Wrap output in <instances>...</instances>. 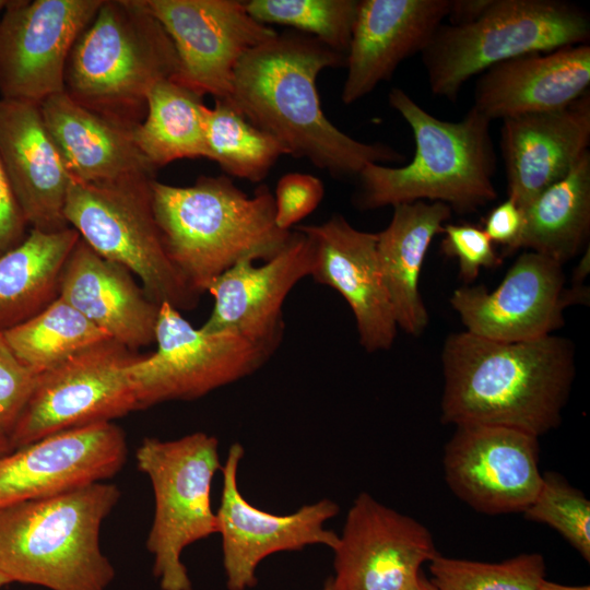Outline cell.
<instances>
[{
  "label": "cell",
  "mask_w": 590,
  "mask_h": 590,
  "mask_svg": "<svg viewBox=\"0 0 590 590\" xmlns=\"http://www.w3.org/2000/svg\"><path fill=\"white\" fill-rule=\"evenodd\" d=\"M345 60L312 36L276 34L243 57L227 99L287 155L306 158L335 178H356L369 164L403 162L396 149L355 140L324 115L317 78L324 69L345 67Z\"/></svg>",
  "instance_id": "obj_1"
},
{
  "label": "cell",
  "mask_w": 590,
  "mask_h": 590,
  "mask_svg": "<svg viewBox=\"0 0 590 590\" xmlns=\"http://www.w3.org/2000/svg\"><path fill=\"white\" fill-rule=\"evenodd\" d=\"M445 424H485L536 437L559 426L576 375L570 340L522 342L448 335L442 353Z\"/></svg>",
  "instance_id": "obj_2"
},
{
  "label": "cell",
  "mask_w": 590,
  "mask_h": 590,
  "mask_svg": "<svg viewBox=\"0 0 590 590\" xmlns=\"http://www.w3.org/2000/svg\"><path fill=\"white\" fill-rule=\"evenodd\" d=\"M151 191L165 251L200 296L239 261L275 257L292 234L275 224L274 198L266 185L248 196L226 176H200L188 187L154 179Z\"/></svg>",
  "instance_id": "obj_3"
},
{
  "label": "cell",
  "mask_w": 590,
  "mask_h": 590,
  "mask_svg": "<svg viewBox=\"0 0 590 590\" xmlns=\"http://www.w3.org/2000/svg\"><path fill=\"white\" fill-rule=\"evenodd\" d=\"M388 101L412 130L414 155L400 167L367 165L356 177V208L429 200L467 214L496 199L497 156L489 119L472 106L459 121L441 120L399 87L391 88Z\"/></svg>",
  "instance_id": "obj_4"
},
{
  "label": "cell",
  "mask_w": 590,
  "mask_h": 590,
  "mask_svg": "<svg viewBox=\"0 0 590 590\" xmlns=\"http://www.w3.org/2000/svg\"><path fill=\"white\" fill-rule=\"evenodd\" d=\"M120 495L99 482L1 507L0 573L49 590H106L115 568L99 533Z\"/></svg>",
  "instance_id": "obj_5"
},
{
  "label": "cell",
  "mask_w": 590,
  "mask_h": 590,
  "mask_svg": "<svg viewBox=\"0 0 590 590\" xmlns=\"http://www.w3.org/2000/svg\"><path fill=\"white\" fill-rule=\"evenodd\" d=\"M177 67L172 39L142 0H103L70 51L64 92L133 129L145 117L151 88L173 79Z\"/></svg>",
  "instance_id": "obj_6"
},
{
  "label": "cell",
  "mask_w": 590,
  "mask_h": 590,
  "mask_svg": "<svg viewBox=\"0 0 590 590\" xmlns=\"http://www.w3.org/2000/svg\"><path fill=\"white\" fill-rule=\"evenodd\" d=\"M590 16L562 0H493L475 21L442 24L422 50L430 92L456 102L462 86L485 70L531 54L587 44Z\"/></svg>",
  "instance_id": "obj_7"
},
{
  "label": "cell",
  "mask_w": 590,
  "mask_h": 590,
  "mask_svg": "<svg viewBox=\"0 0 590 590\" xmlns=\"http://www.w3.org/2000/svg\"><path fill=\"white\" fill-rule=\"evenodd\" d=\"M154 176L105 182L71 177L63 215L67 224L99 256L134 274L157 305L179 311L200 302L168 258L157 227L151 185Z\"/></svg>",
  "instance_id": "obj_8"
},
{
  "label": "cell",
  "mask_w": 590,
  "mask_h": 590,
  "mask_svg": "<svg viewBox=\"0 0 590 590\" xmlns=\"http://www.w3.org/2000/svg\"><path fill=\"white\" fill-rule=\"evenodd\" d=\"M137 464L152 484L155 509L146 547L162 590H192L184 550L217 532L211 485L221 470L219 440L196 432L174 440L146 437Z\"/></svg>",
  "instance_id": "obj_9"
},
{
  "label": "cell",
  "mask_w": 590,
  "mask_h": 590,
  "mask_svg": "<svg viewBox=\"0 0 590 590\" xmlns=\"http://www.w3.org/2000/svg\"><path fill=\"white\" fill-rule=\"evenodd\" d=\"M156 351L128 366L138 408L201 398L259 370L275 352L232 332L197 329L168 304L160 306Z\"/></svg>",
  "instance_id": "obj_10"
},
{
  "label": "cell",
  "mask_w": 590,
  "mask_h": 590,
  "mask_svg": "<svg viewBox=\"0 0 590 590\" xmlns=\"http://www.w3.org/2000/svg\"><path fill=\"white\" fill-rule=\"evenodd\" d=\"M135 356V352L110 339L37 375L9 435L12 449L62 430L111 422L139 410L128 374Z\"/></svg>",
  "instance_id": "obj_11"
},
{
  "label": "cell",
  "mask_w": 590,
  "mask_h": 590,
  "mask_svg": "<svg viewBox=\"0 0 590 590\" xmlns=\"http://www.w3.org/2000/svg\"><path fill=\"white\" fill-rule=\"evenodd\" d=\"M142 1L175 47L178 67L172 80L201 96L228 98L243 57L278 34L255 20L245 1Z\"/></svg>",
  "instance_id": "obj_12"
},
{
  "label": "cell",
  "mask_w": 590,
  "mask_h": 590,
  "mask_svg": "<svg viewBox=\"0 0 590 590\" xmlns=\"http://www.w3.org/2000/svg\"><path fill=\"white\" fill-rule=\"evenodd\" d=\"M103 0H9L0 15L1 98L42 104L64 91L70 51Z\"/></svg>",
  "instance_id": "obj_13"
},
{
  "label": "cell",
  "mask_w": 590,
  "mask_h": 590,
  "mask_svg": "<svg viewBox=\"0 0 590 590\" xmlns=\"http://www.w3.org/2000/svg\"><path fill=\"white\" fill-rule=\"evenodd\" d=\"M244 455L239 442L228 448L225 464L221 468L223 485L215 512L228 590L255 587L257 567L271 554L300 551L315 544L333 550L339 541L334 531L324 528V523L340 510L331 499L304 505L288 515L267 512L248 503L237 481Z\"/></svg>",
  "instance_id": "obj_14"
},
{
  "label": "cell",
  "mask_w": 590,
  "mask_h": 590,
  "mask_svg": "<svg viewBox=\"0 0 590 590\" xmlns=\"http://www.w3.org/2000/svg\"><path fill=\"white\" fill-rule=\"evenodd\" d=\"M538 438L497 425H457L445 446V481L479 512H523L542 483Z\"/></svg>",
  "instance_id": "obj_15"
},
{
  "label": "cell",
  "mask_w": 590,
  "mask_h": 590,
  "mask_svg": "<svg viewBox=\"0 0 590 590\" xmlns=\"http://www.w3.org/2000/svg\"><path fill=\"white\" fill-rule=\"evenodd\" d=\"M333 552L335 590H415L438 555L425 526L368 493L354 499Z\"/></svg>",
  "instance_id": "obj_16"
},
{
  "label": "cell",
  "mask_w": 590,
  "mask_h": 590,
  "mask_svg": "<svg viewBox=\"0 0 590 590\" xmlns=\"http://www.w3.org/2000/svg\"><path fill=\"white\" fill-rule=\"evenodd\" d=\"M563 264L534 251L521 253L493 291L464 285L453 291L450 305L467 332L502 342L538 340L564 323L574 304L564 287Z\"/></svg>",
  "instance_id": "obj_17"
},
{
  "label": "cell",
  "mask_w": 590,
  "mask_h": 590,
  "mask_svg": "<svg viewBox=\"0 0 590 590\" xmlns=\"http://www.w3.org/2000/svg\"><path fill=\"white\" fill-rule=\"evenodd\" d=\"M128 445L113 422L62 430L0 458V508L51 497L113 477Z\"/></svg>",
  "instance_id": "obj_18"
},
{
  "label": "cell",
  "mask_w": 590,
  "mask_h": 590,
  "mask_svg": "<svg viewBox=\"0 0 590 590\" xmlns=\"http://www.w3.org/2000/svg\"><path fill=\"white\" fill-rule=\"evenodd\" d=\"M312 263L311 243L295 228L272 259L260 266L239 261L209 284L205 293L213 297V308L201 329L232 332L276 352L284 334V302L298 282L311 275Z\"/></svg>",
  "instance_id": "obj_19"
},
{
  "label": "cell",
  "mask_w": 590,
  "mask_h": 590,
  "mask_svg": "<svg viewBox=\"0 0 590 590\" xmlns=\"http://www.w3.org/2000/svg\"><path fill=\"white\" fill-rule=\"evenodd\" d=\"M310 240V278L337 291L350 306L358 340L368 353L392 346L398 326L382 283L377 233L353 227L341 214L316 225H298Z\"/></svg>",
  "instance_id": "obj_20"
},
{
  "label": "cell",
  "mask_w": 590,
  "mask_h": 590,
  "mask_svg": "<svg viewBox=\"0 0 590 590\" xmlns=\"http://www.w3.org/2000/svg\"><path fill=\"white\" fill-rule=\"evenodd\" d=\"M450 0H358L341 99L351 105L422 52L444 24Z\"/></svg>",
  "instance_id": "obj_21"
},
{
  "label": "cell",
  "mask_w": 590,
  "mask_h": 590,
  "mask_svg": "<svg viewBox=\"0 0 590 590\" xmlns=\"http://www.w3.org/2000/svg\"><path fill=\"white\" fill-rule=\"evenodd\" d=\"M590 145V93L550 113L503 120L500 150L507 198L522 211L566 177Z\"/></svg>",
  "instance_id": "obj_22"
},
{
  "label": "cell",
  "mask_w": 590,
  "mask_h": 590,
  "mask_svg": "<svg viewBox=\"0 0 590 590\" xmlns=\"http://www.w3.org/2000/svg\"><path fill=\"white\" fill-rule=\"evenodd\" d=\"M0 161L31 228L55 232L69 227L63 210L71 176L39 104L0 98Z\"/></svg>",
  "instance_id": "obj_23"
},
{
  "label": "cell",
  "mask_w": 590,
  "mask_h": 590,
  "mask_svg": "<svg viewBox=\"0 0 590 590\" xmlns=\"http://www.w3.org/2000/svg\"><path fill=\"white\" fill-rule=\"evenodd\" d=\"M590 46L531 54L482 72L473 107L491 121L563 109L589 92Z\"/></svg>",
  "instance_id": "obj_24"
},
{
  "label": "cell",
  "mask_w": 590,
  "mask_h": 590,
  "mask_svg": "<svg viewBox=\"0 0 590 590\" xmlns=\"http://www.w3.org/2000/svg\"><path fill=\"white\" fill-rule=\"evenodd\" d=\"M59 296L132 352L155 342L160 305L128 269L99 256L81 237L62 269Z\"/></svg>",
  "instance_id": "obj_25"
},
{
  "label": "cell",
  "mask_w": 590,
  "mask_h": 590,
  "mask_svg": "<svg viewBox=\"0 0 590 590\" xmlns=\"http://www.w3.org/2000/svg\"><path fill=\"white\" fill-rule=\"evenodd\" d=\"M40 110L73 179L105 182L154 176L156 168L137 148L132 129L79 105L64 91L45 99Z\"/></svg>",
  "instance_id": "obj_26"
},
{
  "label": "cell",
  "mask_w": 590,
  "mask_h": 590,
  "mask_svg": "<svg viewBox=\"0 0 590 590\" xmlns=\"http://www.w3.org/2000/svg\"><path fill=\"white\" fill-rule=\"evenodd\" d=\"M452 211L442 202L415 201L393 206L377 233V258L398 328L420 335L429 322L420 293V276L434 237L444 232Z\"/></svg>",
  "instance_id": "obj_27"
},
{
  "label": "cell",
  "mask_w": 590,
  "mask_h": 590,
  "mask_svg": "<svg viewBox=\"0 0 590 590\" xmlns=\"http://www.w3.org/2000/svg\"><path fill=\"white\" fill-rule=\"evenodd\" d=\"M80 239L67 227L55 232L31 228L15 247L0 255V331L37 315L59 296L64 263Z\"/></svg>",
  "instance_id": "obj_28"
},
{
  "label": "cell",
  "mask_w": 590,
  "mask_h": 590,
  "mask_svg": "<svg viewBox=\"0 0 590 590\" xmlns=\"http://www.w3.org/2000/svg\"><path fill=\"white\" fill-rule=\"evenodd\" d=\"M589 233L590 152L523 211L516 250L526 248L564 264L585 247Z\"/></svg>",
  "instance_id": "obj_29"
},
{
  "label": "cell",
  "mask_w": 590,
  "mask_h": 590,
  "mask_svg": "<svg viewBox=\"0 0 590 590\" xmlns=\"http://www.w3.org/2000/svg\"><path fill=\"white\" fill-rule=\"evenodd\" d=\"M203 96L164 80L146 97L144 119L132 129L142 155L157 169L180 158L205 157Z\"/></svg>",
  "instance_id": "obj_30"
},
{
  "label": "cell",
  "mask_w": 590,
  "mask_h": 590,
  "mask_svg": "<svg viewBox=\"0 0 590 590\" xmlns=\"http://www.w3.org/2000/svg\"><path fill=\"white\" fill-rule=\"evenodd\" d=\"M2 333L16 358L36 375L110 340L60 296L37 315Z\"/></svg>",
  "instance_id": "obj_31"
},
{
  "label": "cell",
  "mask_w": 590,
  "mask_h": 590,
  "mask_svg": "<svg viewBox=\"0 0 590 590\" xmlns=\"http://www.w3.org/2000/svg\"><path fill=\"white\" fill-rule=\"evenodd\" d=\"M284 148L249 122L227 98L215 99L205 115V157L229 176L260 182Z\"/></svg>",
  "instance_id": "obj_32"
},
{
  "label": "cell",
  "mask_w": 590,
  "mask_h": 590,
  "mask_svg": "<svg viewBox=\"0 0 590 590\" xmlns=\"http://www.w3.org/2000/svg\"><path fill=\"white\" fill-rule=\"evenodd\" d=\"M245 7L262 24L291 26L346 56L358 0H249Z\"/></svg>",
  "instance_id": "obj_33"
},
{
  "label": "cell",
  "mask_w": 590,
  "mask_h": 590,
  "mask_svg": "<svg viewBox=\"0 0 590 590\" xmlns=\"http://www.w3.org/2000/svg\"><path fill=\"white\" fill-rule=\"evenodd\" d=\"M436 590H539L545 562L539 553H523L500 563H483L437 555L429 563Z\"/></svg>",
  "instance_id": "obj_34"
},
{
  "label": "cell",
  "mask_w": 590,
  "mask_h": 590,
  "mask_svg": "<svg viewBox=\"0 0 590 590\" xmlns=\"http://www.w3.org/2000/svg\"><path fill=\"white\" fill-rule=\"evenodd\" d=\"M528 520L545 523L590 560V503L586 496L555 472L542 474L540 489L522 512Z\"/></svg>",
  "instance_id": "obj_35"
},
{
  "label": "cell",
  "mask_w": 590,
  "mask_h": 590,
  "mask_svg": "<svg viewBox=\"0 0 590 590\" xmlns=\"http://www.w3.org/2000/svg\"><path fill=\"white\" fill-rule=\"evenodd\" d=\"M442 233L441 251L458 260L459 278L465 284L473 282L481 269H492L502 263L482 227L470 223L447 224Z\"/></svg>",
  "instance_id": "obj_36"
},
{
  "label": "cell",
  "mask_w": 590,
  "mask_h": 590,
  "mask_svg": "<svg viewBox=\"0 0 590 590\" xmlns=\"http://www.w3.org/2000/svg\"><path fill=\"white\" fill-rule=\"evenodd\" d=\"M323 196L324 186L318 177L302 173L283 175L273 193L275 224L282 231H292L318 208Z\"/></svg>",
  "instance_id": "obj_37"
},
{
  "label": "cell",
  "mask_w": 590,
  "mask_h": 590,
  "mask_svg": "<svg viewBox=\"0 0 590 590\" xmlns=\"http://www.w3.org/2000/svg\"><path fill=\"white\" fill-rule=\"evenodd\" d=\"M37 375L24 366L0 331V434L9 436L35 386Z\"/></svg>",
  "instance_id": "obj_38"
},
{
  "label": "cell",
  "mask_w": 590,
  "mask_h": 590,
  "mask_svg": "<svg viewBox=\"0 0 590 590\" xmlns=\"http://www.w3.org/2000/svg\"><path fill=\"white\" fill-rule=\"evenodd\" d=\"M523 224V211L509 198L493 208L482 227L493 244L505 252L516 250Z\"/></svg>",
  "instance_id": "obj_39"
},
{
  "label": "cell",
  "mask_w": 590,
  "mask_h": 590,
  "mask_svg": "<svg viewBox=\"0 0 590 590\" xmlns=\"http://www.w3.org/2000/svg\"><path fill=\"white\" fill-rule=\"evenodd\" d=\"M27 226L0 161V255L26 237Z\"/></svg>",
  "instance_id": "obj_40"
},
{
  "label": "cell",
  "mask_w": 590,
  "mask_h": 590,
  "mask_svg": "<svg viewBox=\"0 0 590 590\" xmlns=\"http://www.w3.org/2000/svg\"><path fill=\"white\" fill-rule=\"evenodd\" d=\"M493 0H450L447 19L450 25H463L477 20Z\"/></svg>",
  "instance_id": "obj_41"
},
{
  "label": "cell",
  "mask_w": 590,
  "mask_h": 590,
  "mask_svg": "<svg viewBox=\"0 0 590 590\" xmlns=\"http://www.w3.org/2000/svg\"><path fill=\"white\" fill-rule=\"evenodd\" d=\"M589 271H590V250H589V246H587L586 252L583 253L582 258L579 260L577 267L574 270L573 284L575 285L583 284V281L586 280Z\"/></svg>",
  "instance_id": "obj_42"
},
{
  "label": "cell",
  "mask_w": 590,
  "mask_h": 590,
  "mask_svg": "<svg viewBox=\"0 0 590 590\" xmlns=\"http://www.w3.org/2000/svg\"><path fill=\"white\" fill-rule=\"evenodd\" d=\"M539 590H590V587L588 585L566 586L543 579Z\"/></svg>",
  "instance_id": "obj_43"
},
{
  "label": "cell",
  "mask_w": 590,
  "mask_h": 590,
  "mask_svg": "<svg viewBox=\"0 0 590 590\" xmlns=\"http://www.w3.org/2000/svg\"><path fill=\"white\" fill-rule=\"evenodd\" d=\"M13 451L9 436L0 434V458Z\"/></svg>",
  "instance_id": "obj_44"
},
{
  "label": "cell",
  "mask_w": 590,
  "mask_h": 590,
  "mask_svg": "<svg viewBox=\"0 0 590 590\" xmlns=\"http://www.w3.org/2000/svg\"><path fill=\"white\" fill-rule=\"evenodd\" d=\"M415 590H436L430 581L422 573Z\"/></svg>",
  "instance_id": "obj_45"
},
{
  "label": "cell",
  "mask_w": 590,
  "mask_h": 590,
  "mask_svg": "<svg viewBox=\"0 0 590 590\" xmlns=\"http://www.w3.org/2000/svg\"><path fill=\"white\" fill-rule=\"evenodd\" d=\"M12 581L5 576L3 575L2 573H0V589L9 583H11Z\"/></svg>",
  "instance_id": "obj_46"
},
{
  "label": "cell",
  "mask_w": 590,
  "mask_h": 590,
  "mask_svg": "<svg viewBox=\"0 0 590 590\" xmlns=\"http://www.w3.org/2000/svg\"><path fill=\"white\" fill-rule=\"evenodd\" d=\"M322 590H335L334 587H333V585H332L331 579H329V580L324 583Z\"/></svg>",
  "instance_id": "obj_47"
},
{
  "label": "cell",
  "mask_w": 590,
  "mask_h": 590,
  "mask_svg": "<svg viewBox=\"0 0 590 590\" xmlns=\"http://www.w3.org/2000/svg\"><path fill=\"white\" fill-rule=\"evenodd\" d=\"M9 0H0V15L7 7Z\"/></svg>",
  "instance_id": "obj_48"
}]
</instances>
